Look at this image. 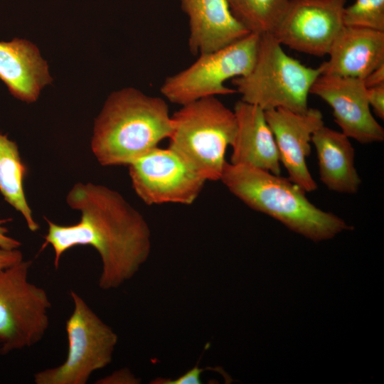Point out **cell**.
Returning <instances> with one entry per match:
<instances>
[{
	"label": "cell",
	"instance_id": "obj_2",
	"mask_svg": "<svg viewBox=\"0 0 384 384\" xmlns=\"http://www.w3.org/2000/svg\"><path fill=\"white\" fill-rule=\"evenodd\" d=\"M171 130L164 99L126 87L106 100L95 119L90 147L102 166H128L169 139Z\"/></svg>",
	"mask_w": 384,
	"mask_h": 384
},
{
	"label": "cell",
	"instance_id": "obj_19",
	"mask_svg": "<svg viewBox=\"0 0 384 384\" xmlns=\"http://www.w3.org/2000/svg\"><path fill=\"white\" fill-rule=\"evenodd\" d=\"M235 19L250 33L272 34L290 0H227Z\"/></svg>",
	"mask_w": 384,
	"mask_h": 384
},
{
	"label": "cell",
	"instance_id": "obj_10",
	"mask_svg": "<svg viewBox=\"0 0 384 384\" xmlns=\"http://www.w3.org/2000/svg\"><path fill=\"white\" fill-rule=\"evenodd\" d=\"M346 0H290L272 33L282 46L306 54L327 55L343 27Z\"/></svg>",
	"mask_w": 384,
	"mask_h": 384
},
{
	"label": "cell",
	"instance_id": "obj_13",
	"mask_svg": "<svg viewBox=\"0 0 384 384\" xmlns=\"http://www.w3.org/2000/svg\"><path fill=\"white\" fill-rule=\"evenodd\" d=\"M188 18V48L193 55L225 47L250 33L233 16L227 0H180Z\"/></svg>",
	"mask_w": 384,
	"mask_h": 384
},
{
	"label": "cell",
	"instance_id": "obj_15",
	"mask_svg": "<svg viewBox=\"0 0 384 384\" xmlns=\"http://www.w3.org/2000/svg\"><path fill=\"white\" fill-rule=\"evenodd\" d=\"M237 129L230 145V164L245 165L280 175L279 153L260 107L238 100L234 106Z\"/></svg>",
	"mask_w": 384,
	"mask_h": 384
},
{
	"label": "cell",
	"instance_id": "obj_7",
	"mask_svg": "<svg viewBox=\"0 0 384 384\" xmlns=\"http://www.w3.org/2000/svg\"><path fill=\"white\" fill-rule=\"evenodd\" d=\"M260 36L250 33L225 47L199 54L188 67L164 80L161 93L169 102L181 106L204 97L235 93L234 88L224 83L250 71Z\"/></svg>",
	"mask_w": 384,
	"mask_h": 384
},
{
	"label": "cell",
	"instance_id": "obj_17",
	"mask_svg": "<svg viewBox=\"0 0 384 384\" xmlns=\"http://www.w3.org/2000/svg\"><path fill=\"white\" fill-rule=\"evenodd\" d=\"M311 142L316 149L322 183L334 192L357 193L361 178L355 167V149L349 138L324 124L314 132Z\"/></svg>",
	"mask_w": 384,
	"mask_h": 384
},
{
	"label": "cell",
	"instance_id": "obj_14",
	"mask_svg": "<svg viewBox=\"0 0 384 384\" xmlns=\"http://www.w3.org/2000/svg\"><path fill=\"white\" fill-rule=\"evenodd\" d=\"M327 55L321 74L363 80L384 64V32L343 26Z\"/></svg>",
	"mask_w": 384,
	"mask_h": 384
},
{
	"label": "cell",
	"instance_id": "obj_3",
	"mask_svg": "<svg viewBox=\"0 0 384 384\" xmlns=\"http://www.w3.org/2000/svg\"><path fill=\"white\" fill-rule=\"evenodd\" d=\"M220 181L252 210L314 242L331 239L352 229L340 217L317 208L306 198V192L288 178L226 161Z\"/></svg>",
	"mask_w": 384,
	"mask_h": 384
},
{
	"label": "cell",
	"instance_id": "obj_11",
	"mask_svg": "<svg viewBox=\"0 0 384 384\" xmlns=\"http://www.w3.org/2000/svg\"><path fill=\"white\" fill-rule=\"evenodd\" d=\"M310 93L331 107L334 121L349 139L361 144L384 140V129L370 112L363 80L321 74Z\"/></svg>",
	"mask_w": 384,
	"mask_h": 384
},
{
	"label": "cell",
	"instance_id": "obj_12",
	"mask_svg": "<svg viewBox=\"0 0 384 384\" xmlns=\"http://www.w3.org/2000/svg\"><path fill=\"white\" fill-rule=\"evenodd\" d=\"M265 115L287 178L306 192L314 191L317 184L309 171L306 159L311 153L312 134L324 124L321 111L309 107L304 113H297L277 108L265 111Z\"/></svg>",
	"mask_w": 384,
	"mask_h": 384
},
{
	"label": "cell",
	"instance_id": "obj_22",
	"mask_svg": "<svg viewBox=\"0 0 384 384\" xmlns=\"http://www.w3.org/2000/svg\"><path fill=\"white\" fill-rule=\"evenodd\" d=\"M203 369L199 368L198 366H195L185 374L178 377L174 380H158L157 382L153 383H162V384H200L201 383L200 379L201 373Z\"/></svg>",
	"mask_w": 384,
	"mask_h": 384
},
{
	"label": "cell",
	"instance_id": "obj_16",
	"mask_svg": "<svg viewBox=\"0 0 384 384\" xmlns=\"http://www.w3.org/2000/svg\"><path fill=\"white\" fill-rule=\"evenodd\" d=\"M0 79L15 97L28 103L35 102L52 81L37 47L19 38L0 42Z\"/></svg>",
	"mask_w": 384,
	"mask_h": 384
},
{
	"label": "cell",
	"instance_id": "obj_23",
	"mask_svg": "<svg viewBox=\"0 0 384 384\" xmlns=\"http://www.w3.org/2000/svg\"><path fill=\"white\" fill-rule=\"evenodd\" d=\"M23 260V254L18 248L8 250L0 247V270L16 265Z\"/></svg>",
	"mask_w": 384,
	"mask_h": 384
},
{
	"label": "cell",
	"instance_id": "obj_9",
	"mask_svg": "<svg viewBox=\"0 0 384 384\" xmlns=\"http://www.w3.org/2000/svg\"><path fill=\"white\" fill-rule=\"evenodd\" d=\"M128 167L133 189L147 205H191L206 182L169 147L157 146Z\"/></svg>",
	"mask_w": 384,
	"mask_h": 384
},
{
	"label": "cell",
	"instance_id": "obj_21",
	"mask_svg": "<svg viewBox=\"0 0 384 384\" xmlns=\"http://www.w3.org/2000/svg\"><path fill=\"white\" fill-rule=\"evenodd\" d=\"M367 97L370 107L380 119H384V85L367 88Z\"/></svg>",
	"mask_w": 384,
	"mask_h": 384
},
{
	"label": "cell",
	"instance_id": "obj_20",
	"mask_svg": "<svg viewBox=\"0 0 384 384\" xmlns=\"http://www.w3.org/2000/svg\"><path fill=\"white\" fill-rule=\"evenodd\" d=\"M344 26L384 32V0H356L343 11Z\"/></svg>",
	"mask_w": 384,
	"mask_h": 384
},
{
	"label": "cell",
	"instance_id": "obj_4",
	"mask_svg": "<svg viewBox=\"0 0 384 384\" xmlns=\"http://www.w3.org/2000/svg\"><path fill=\"white\" fill-rule=\"evenodd\" d=\"M171 124L169 147L206 181H220L236 133L234 111L217 97H204L181 105Z\"/></svg>",
	"mask_w": 384,
	"mask_h": 384
},
{
	"label": "cell",
	"instance_id": "obj_6",
	"mask_svg": "<svg viewBox=\"0 0 384 384\" xmlns=\"http://www.w3.org/2000/svg\"><path fill=\"white\" fill-rule=\"evenodd\" d=\"M73 311L65 321L68 350L60 366L37 372L36 384H85L92 373L107 366L117 343V334L75 291Z\"/></svg>",
	"mask_w": 384,
	"mask_h": 384
},
{
	"label": "cell",
	"instance_id": "obj_1",
	"mask_svg": "<svg viewBox=\"0 0 384 384\" xmlns=\"http://www.w3.org/2000/svg\"><path fill=\"white\" fill-rule=\"evenodd\" d=\"M65 201L80 213L78 223L62 225L45 218L48 231L42 248L52 247L55 267L69 249L90 245L102 261L101 289H115L132 279L151 252V231L144 216L119 192L92 182L75 183Z\"/></svg>",
	"mask_w": 384,
	"mask_h": 384
},
{
	"label": "cell",
	"instance_id": "obj_5",
	"mask_svg": "<svg viewBox=\"0 0 384 384\" xmlns=\"http://www.w3.org/2000/svg\"><path fill=\"white\" fill-rule=\"evenodd\" d=\"M321 74L319 67H308L288 55L274 36L266 33L260 36L250 71L231 80L241 100L264 111L283 108L304 113L311 87Z\"/></svg>",
	"mask_w": 384,
	"mask_h": 384
},
{
	"label": "cell",
	"instance_id": "obj_25",
	"mask_svg": "<svg viewBox=\"0 0 384 384\" xmlns=\"http://www.w3.org/2000/svg\"><path fill=\"white\" fill-rule=\"evenodd\" d=\"M363 81L366 88L384 85V64L371 71Z\"/></svg>",
	"mask_w": 384,
	"mask_h": 384
},
{
	"label": "cell",
	"instance_id": "obj_18",
	"mask_svg": "<svg viewBox=\"0 0 384 384\" xmlns=\"http://www.w3.org/2000/svg\"><path fill=\"white\" fill-rule=\"evenodd\" d=\"M27 171L17 144L0 133V193L22 215L28 228L36 232L40 226L33 218L23 190Z\"/></svg>",
	"mask_w": 384,
	"mask_h": 384
},
{
	"label": "cell",
	"instance_id": "obj_8",
	"mask_svg": "<svg viewBox=\"0 0 384 384\" xmlns=\"http://www.w3.org/2000/svg\"><path fill=\"white\" fill-rule=\"evenodd\" d=\"M31 260L0 270V353L29 348L41 341L51 307L44 289L28 280Z\"/></svg>",
	"mask_w": 384,
	"mask_h": 384
},
{
	"label": "cell",
	"instance_id": "obj_24",
	"mask_svg": "<svg viewBox=\"0 0 384 384\" xmlns=\"http://www.w3.org/2000/svg\"><path fill=\"white\" fill-rule=\"evenodd\" d=\"M11 218L0 219V247L4 249L12 250L18 249L21 243L18 240L8 235L9 230L4 225L8 222L11 221Z\"/></svg>",
	"mask_w": 384,
	"mask_h": 384
}]
</instances>
